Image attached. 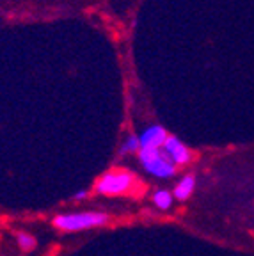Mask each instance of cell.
<instances>
[{"label": "cell", "mask_w": 254, "mask_h": 256, "mask_svg": "<svg viewBox=\"0 0 254 256\" xmlns=\"http://www.w3.org/2000/svg\"><path fill=\"white\" fill-rule=\"evenodd\" d=\"M16 242H18V246H20L24 251H32V249L36 248V238H34L30 233L20 232L16 235Z\"/></svg>", "instance_id": "obj_9"}, {"label": "cell", "mask_w": 254, "mask_h": 256, "mask_svg": "<svg viewBox=\"0 0 254 256\" xmlns=\"http://www.w3.org/2000/svg\"><path fill=\"white\" fill-rule=\"evenodd\" d=\"M196 188V176L194 174H185L183 178H180V182L174 185L172 190V198L178 201H187L188 198L194 194Z\"/></svg>", "instance_id": "obj_6"}, {"label": "cell", "mask_w": 254, "mask_h": 256, "mask_svg": "<svg viewBox=\"0 0 254 256\" xmlns=\"http://www.w3.org/2000/svg\"><path fill=\"white\" fill-rule=\"evenodd\" d=\"M134 184V172L126 169H112L100 176L94 184V192L100 196H121V194H126Z\"/></svg>", "instance_id": "obj_2"}, {"label": "cell", "mask_w": 254, "mask_h": 256, "mask_svg": "<svg viewBox=\"0 0 254 256\" xmlns=\"http://www.w3.org/2000/svg\"><path fill=\"white\" fill-rule=\"evenodd\" d=\"M153 204H155L158 210H169L174 203V198H172V192L166 190V188H158V190L153 192Z\"/></svg>", "instance_id": "obj_7"}, {"label": "cell", "mask_w": 254, "mask_h": 256, "mask_svg": "<svg viewBox=\"0 0 254 256\" xmlns=\"http://www.w3.org/2000/svg\"><path fill=\"white\" fill-rule=\"evenodd\" d=\"M167 137L169 134L162 124H151L139 134V146L140 150H162Z\"/></svg>", "instance_id": "obj_5"}, {"label": "cell", "mask_w": 254, "mask_h": 256, "mask_svg": "<svg viewBox=\"0 0 254 256\" xmlns=\"http://www.w3.org/2000/svg\"><path fill=\"white\" fill-rule=\"evenodd\" d=\"M140 150L139 146V136H128L126 139L123 140L120 148V155L121 156H126V155H137Z\"/></svg>", "instance_id": "obj_8"}, {"label": "cell", "mask_w": 254, "mask_h": 256, "mask_svg": "<svg viewBox=\"0 0 254 256\" xmlns=\"http://www.w3.org/2000/svg\"><path fill=\"white\" fill-rule=\"evenodd\" d=\"M88 196H89V190H88V188H80V190H76L72 198H73L75 201H84Z\"/></svg>", "instance_id": "obj_10"}, {"label": "cell", "mask_w": 254, "mask_h": 256, "mask_svg": "<svg viewBox=\"0 0 254 256\" xmlns=\"http://www.w3.org/2000/svg\"><path fill=\"white\" fill-rule=\"evenodd\" d=\"M110 222V216L105 212H96V210H88V212H70L59 214L52 219V224L60 232H86V230H94L107 226Z\"/></svg>", "instance_id": "obj_1"}, {"label": "cell", "mask_w": 254, "mask_h": 256, "mask_svg": "<svg viewBox=\"0 0 254 256\" xmlns=\"http://www.w3.org/2000/svg\"><path fill=\"white\" fill-rule=\"evenodd\" d=\"M162 152L169 156V160H171L176 168L188 166L192 162V158H194V155H192L190 150H188L176 136L167 137L166 142H164V146H162Z\"/></svg>", "instance_id": "obj_4"}, {"label": "cell", "mask_w": 254, "mask_h": 256, "mask_svg": "<svg viewBox=\"0 0 254 256\" xmlns=\"http://www.w3.org/2000/svg\"><path fill=\"white\" fill-rule=\"evenodd\" d=\"M139 162L142 166L144 172H148L153 178L158 180H171L176 174V166L172 164L169 156L162 152V150H140L139 153Z\"/></svg>", "instance_id": "obj_3"}]
</instances>
